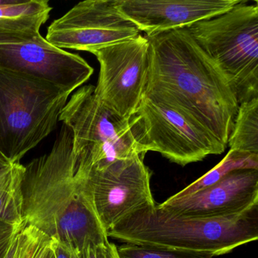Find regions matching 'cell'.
I'll return each instance as SVG.
<instances>
[{"label": "cell", "instance_id": "obj_7", "mask_svg": "<svg viewBox=\"0 0 258 258\" xmlns=\"http://www.w3.org/2000/svg\"><path fill=\"white\" fill-rule=\"evenodd\" d=\"M131 131L144 155L161 154L171 162L185 166L226 150L208 129L175 104L143 95L137 111L129 120Z\"/></svg>", "mask_w": 258, "mask_h": 258}, {"label": "cell", "instance_id": "obj_22", "mask_svg": "<svg viewBox=\"0 0 258 258\" xmlns=\"http://www.w3.org/2000/svg\"><path fill=\"white\" fill-rule=\"evenodd\" d=\"M52 247L55 258H77L78 250H75L62 243L52 239Z\"/></svg>", "mask_w": 258, "mask_h": 258}, {"label": "cell", "instance_id": "obj_6", "mask_svg": "<svg viewBox=\"0 0 258 258\" xmlns=\"http://www.w3.org/2000/svg\"><path fill=\"white\" fill-rule=\"evenodd\" d=\"M230 84L238 105L258 98V2L241 0L186 28Z\"/></svg>", "mask_w": 258, "mask_h": 258}, {"label": "cell", "instance_id": "obj_13", "mask_svg": "<svg viewBox=\"0 0 258 258\" xmlns=\"http://www.w3.org/2000/svg\"><path fill=\"white\" fill-rule=\"evenodd\" d=\"M241 0H115L119 13L146 37L220 16Z\"/></svg>", "mask_w": 258, "mask_h": 258}, {"label": "cell", "instance_id": "obj_20", "mask_svg": "<svg viewBox=\"0 0 258 258\" xmlns=\"http://www.w3.org/2000/svg\"><path fill=\"white\" fill-rule=\"evenodd\" d=\"M115 244L108 242L98 246H89L78 250L77 258H111Z\"/></svg>", "mask_w": 258, "mask_h": 258}, {"label": "cell", "instance_id": "obj_16", "mask_svg": "<svg viewBox=\"0 0 258 258\" xmlns=\"http://www.w3.org/2000/svg\"><path fill=\"white\" fill-rule=\"evenodd\" d=\"M52 10L47 0H17L14 4L0 5V27L40 29Z\"/></svg>", "mask_w": 258, "mask_h": 258}, {"label": "cell", "instance_id": "obj_25", "mask_svg": "<svg viewBox=\"0 0 258 258\" xmlns=\"http://www.w3.org/2000/svg\"><path fill=\"white\" fill-rule=\"evenodd\" d=\"M49 258H55V255H54L53 250H52V253L51 254L50 257Z\"/></svg>", "mask_w": 258, "mask_h": 258}, {"label": "cell", "instance_id": "obj_3", "mask_svg": "<svg viewBox=\"0 0 258 258\" xmlns=\"http://www.w3.org/2000/svg\"><path fill=\"white\" fill-rule=\"evenodd\" d=\"M107 235L126 244L217 256L257 239L258 208L238 217L194 218L155 205L134 213Z\"/></svg>", "mask_w": 258, "mask_h": 258}, {"label": "cell", "instance_id": "obj_19", "mask_svg": "<svg viewBox=\"0 0 258 258\" xmlns=\"http://www.w3.org/2000/svg\"><path fill=\"white\" fill-rule=\"evenodd\" d=\"M120 258H213L205 253H192L168 249L143 247L126 244L117 247Z\"/></svg>", "mask_w": 258, "mask_h": 258}, {"label": "cell", "instance_id": "obj_8", "mask_svg": "<svg viewBox=\"0 0 258 258\" xmlns=\"http://www.w3.org/2000/svg\"><path fill=\"white\" fill-rule=\"evenodd\" d=\"M0 69L50 83L71 93L93 74L82 57L54 46L40 29L20 27H0Z\"/></svg>", "mask_w": 258, "mask_h": 258}, {"label": "cell", "instance_id": "obj_21", "mask_svg": "<svg viewBox=\"0 0 258 258\" xmlns=\"http://www.w3.org/2000/svg\"><path fill=\"white\" fill-rule=\"evenodd\" d=\"M22 226H13L0 221V258L4 257L13 236Z\"/></svg>", "mask_w": 258, "mask_h": 258}, {"label": "cell", "instance_id": "obj_9", "mask_svg": "<svg viewBox=\"0 0 258 258\" xmlns=\"http://www.w3.org/2000/svg\"><path fill=\"white\" fill-rule=\"evenodd\" d=\"M99 66L96 96L110 109L130 120L140 105L148 81L149 41L140 35L93 52Z\"/></svg>", "mask_w": 258, "mask_h": 258}, {"label": "cell", "instance_id": "obj_1", "mask_svg": "<svg viewBox=\"0 0 258 258\" xmlns=\"http://www.w3.org/2000/svg\"><path fill=\"white\" fill-rule=\"evenodd\" d=\"M72 134L63 124L49 154L25 166L23 218L76 250L109 242L95 208L88 176L75 168Z\"/></svg>", "mask_w": 258, "mask_h": 258}, {"label": "cell", "instance_id": "obj_23", "mask_svg": "<svg viewBox=\"0 0 258 258\" xmlns=\"http://www.w3.org/2000/svg\"><path fill=\"white\" fill-rule=\"evenodd\" d=\"M14 163L11 162L2 152H0V172L10 167Z\"/></svg>", "mask_w": 258, "mask_h": 258}, {"label": "cell", "instance_id": "obj_2", "mask_svg": "<svg viewBox=\"0 0 258 258\" xmlns=\"http://www.w3.org/2000/svg\"><path fill=\"white\" fill-rule=\"evenodd\" d=\"M146 37L149 73L144 95L177 105L227 148L238 103L223 72L186 28Z\"/></svg>", "mask_w": 258, "mask_h": 258}, {"label": "cell", "instance_id": "obj_11", "mask_svg": "<svg viewBox=\"0 0 258 258\" xmlns=\"http://www.w3.org/2000/svg\"><path fill=\"white\" fill-rule=\"evenodd\" d=\"M144 156L88 175L93 202L106 232L137 211L156 205Z\"/></svg>", "mask_w": 258, "mask_h": 258}, {"label": "cell", "instance_id": "obj_18", "mask_svg": "<svg viewBox=\"0 0 258 258\" xmlns=\"http://www.w3.org/2000/svg\"><path fill=\"white\" fill-rule=\"evenodd\" d=\"M52 244L50 237L24 222L15 235L13 258H49Z\"/></svg>", "mask_w": 258, "mask_h": 258}, {"label": "cell", "instance_id": "obj_5", "mask_svg": "<svg viewBox=\"0 0 258 258\" xmlns=\"http://www.w3.org/2000/svg\"><path fill=\"white\" fill-rule=\"evenodd\" d=\"M72 134L75 168L88 176L144 156L139 151L129 120L102 103L94 86H83L68 101L59 116Z\"/></svg>", "mask_w": 258, "mask_h": 258}, {"label": "cell", "instance_id": "obj_17", "mask_svg": "<svg viewBox=\"0 0 258 258\" xmlns=\"http://www.w3.org/2000/svg\"><path fill=\"white\" fill-rule=\"evenodd\" d=\"M247 169L258 170V155H246V154L229 150L227 155L216 167L211 169L202 177L176 193L173 196V197L182 198L189 196L218 182L222 178L232 172L238 170H247Z\"/></svg>", "mask_w": 258, "mask_h": 258}, {"label": "cell", "instance_id": "obj_14", "mask_svg": "<svg viewBox=\"0 0 258 258\" xmlns=\"http://www.w3.org/2000/svg\"><path fill=\"white\" fill-rule=\"evenodd\" d=\"M25 166L14 163L0 172V221L22 226L23 218V181Z\"/></svg>", "mask_w": 258, "mask_h": 258}, {"label": "cell", "instance_id": "obj_10", "mask_svg": "<svg viewBox=\"0 0 258 258\" xmlns=\"http://www.w3.org/2000/svg\"><path fill=\"white\" fill-rule=\"evenodd\" d=\"M140 33L119 13L115 0H87L52 22L46 39L61 49L93 53L113 43L137 37Z\"/></svg>", "mask_w": 258, "mask_h": 258}, {"label": "cell", "instance_id": "obj_12", "mask_svg": "<svg viewBox=\"0 0 258 258\" xmlns=\"http://www.w3.org/2000/svg\"><path fill=\"white\" fill-rule=\"evenodd\" d=\"M159 205L176 215L194 218L238 217L258 208V170L232 172L218 182Z\"/></svg>", "mask_w": 258, "mask_h": 258}, {"label": "cell", "instance_id": "obj_15", "mask_svg": "<svg viewBox=\"0 0 258 258\" xmlns=\"http://www.w3.org/2000/svg\"><path fill=\"white\" fill-rule=\"evenodd\" d=\"M227 146L234 152L258 155V98L238 105Z\"/></svg>", "mask_w": 258, "mask_h": 258}, {"label": "cell", "instance_id": "obj_4", "mask_svg": "<svg viewBox=\"0 0 258 258\" xmlns=\"http://www.w3.org/2000/svg\"><path fill=\"white\" fill-rule=\"evenodd\" d=\"M70 92L0 69V152L20 163L56 127Z\"/></svg>", "mask_w": 258, "mask_h": 258}, {"label": "cell", "instance_id": "obj_24", "mask_svg": "<svg viewBox=\"0 0 258 258\" xmlns=\"http://www.w3.org/2000/svg\"><path fill=\"white\" fill-rule=\"evenodd\" d=\"M111 258H120L118 253H117V247L116 245L115 247H114V250H113Z\"/></svg>", "mask_w": 258, "mask_h": 258}]
</instances>
